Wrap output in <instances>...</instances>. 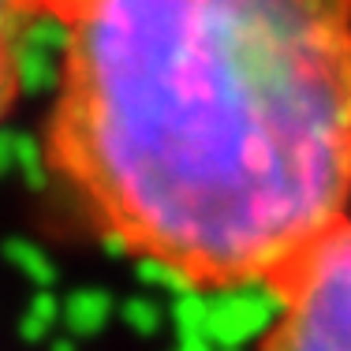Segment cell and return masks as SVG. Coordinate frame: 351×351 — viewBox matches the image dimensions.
Returning a JSON list of instances; mask_svg holds the SVG:
<instances>
[{"instance_id":"3","label":"cell","mask_w":351,"mask_h":351,"mask_svg":"<svg viewBox=\"0 0 351 351\" xmlns=\"http://www.w3.org/2000/svg\"><path fill=\"white\" fill-rule=\"evenodd\" d=\"M71 0H0V123L19 105L34 38L60 27Z\"/></svg>"},{"instance_id":"1","label":"cell","mask_w":351,"mask_h":351,"mask_svg":"<svg viewBox=\"0 0 351 351\" xmlns=\"http://www.w3.org/2000/svg\"><path fill=\"white\" fill-rule=\"evenodd\" d=\"M41 169L191 291H273L351 213V0H71Z\"/></svg>"},{"instance_id":"2","label":"cell","mask_w":351,"mask_h":351,"mask_svg":"<svg viewBox=\"0 0 351 351\" xmlns=\"http://www.w3.org/2000/svg\"><path fill=\"white\" fill-rule=\"evenodd\" d=\"M273 317L254 351H351V213L269 291Z\"/></svg>"}]
</instances>
